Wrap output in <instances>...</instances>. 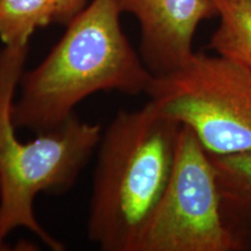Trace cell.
Returning <instances> with one entry per match:
<instances>
[{
  "label": "cell",
  "mask_w": 251,
  "mask_h": 251,
  "mask_svg": "<svg viewBox=\"0 0 251 251\" xmlns=\"http://www.w3.org/2000/svg\"><path fill=\"white\" fill-rule=\"evenodd\" d=\"M147 94L209 155L251 152V70L244 65L194 52L183 67L153 77Z\"/></svg>",
  "instance_id": "277c9868"
},
{
  "label": "cell",
  "mask_w": 251,
  "mask_h": 251,
  "mask_svg": "<svg viewBox=\"0 0 251 251\" xmlns=\"http://www.w3.org/2000/svg\"><path fill=\"white\" fill-rule=\"evenodd\" d=\"M141 29L140 56L155 77L183 67L194 55L193 39L203 20L216 17L211 0H118Z\"/></svg>",
  "instance_id": "8992f818"
},
{
  "label": "cell",
  "mask_w": 251,
  "mask_h": 251,
  "mask_svg": "<svg viewBox=\"0 0 251 251\" xmlns=\"http://www.w3.org/2000/svg\"><path fill=\"white\" fill-rule=\"evenodd\" d=\"M28 47L0 50V241L25 228L54 251L64 250L37 221L34 202L40 193L68 190L101 140V127L69 119L55 129L21 142L15 135V90Z\"/></svg>",
  "instance_id": "3957f363"
},
{
  "label": "cell",
  "mask_w": 251,
  "mask_h": 251,
  "mask_svg": "<svg viewBox=\"0 0 251 251\" xmlns=\"http://www.w3.org/2000/svg\"><path fill=\"white\" fill-rule=\"evenodd\" d=\"M2 249H5V244H2L1 241H0V250H2Z\"/></svg>",
  "instance_id": "8fae6325"
},
{
  "label": "cell",
  "mask_w": 251,
  "mask_h": 251,
  "mask_svg": "<svg viewBox=\"0 0 251 251\" xmlns=\"http://www.w3.org/2000/svg\"><path fill=\"white\" fill-rule=\"evenodd\" d=\"M209 157L215 170L220 212L226 228L238 251L251 250V152Z\"/></svg>",
  "instance_id": "52a82bcc"
},
{
  "label": "cell",
  "mask_w": 251,
  "mask_h": 251,
  "mask_svg": "<svg viewBox=\"0 0 251 251\" xmlns=\"http://www.w3.org/2000/svg\"><path fill=\"white\" fill-rule=\"evenodd\" d=\"M133 251H238L220 212L211 157L186 126L170 179Z\"/></svg>",
  "instance_id": "5b68a950"
},
{
  "label": "cell",
  "mask_w": 251,
  "mask_h": 251,
  "mask_svg": "<svg viewBox=\"0 0 251 251\" xmlns=\"http://www.w3.org/2000/svg\"><path fill=\"white\" fill-rule=\"evenodd\" d=\"M121 14L118 0H92L69 21L46 58L21 75L12 108L15 127L55 129L99 91L147 94L155 76L125 35Z\"/></svg>",
  "instance_id": "6da1fadb"
},
{
  "label": "cell",
  "mask_w": 251,
  "mask_h": 251,
  "mask_svg": "<svg viewBox=\"0 0 251 251\" xmlns=\"http://www.w3.org/2000/svg\"><path fill=\"white\" fill-rule=\"evenodd\" d=\"M58 0H0V40L5 47L25 48L39 29L55 23Z\"/></svg>",
  "instance_id": "9c48e42d"
},
{
  "label": "cell",
  "mask_w": 251,
  "mask_h": 251,
  "mask_svg": "<svg viewBox=\"0 0 251 251\" xmlns=\"http://www.w3.org/2000/svg\"><path fill=\"white\" fill-rule=\"evenodd\" d=\"M219 27L209 47L216 55L224 56L251 70V0H211Z\"/></svg>",
  "instance_id": "ba28073f"
},
{
  "label": "cell",
  "mask_w": 251,
  "mask_h": 251,
  "mask_svg": "<svg viewBox=\"0 0 251 251\" xmlns=\"http://www.w3.org/2000/svg\"><path fill=\"white\" fill-rule=\"evenodd\" d=\"M89 0H58L55 23L67 25L75 15L87 5Z\"/></svg>",
  "instance_id": "30bf717a"
},
{
  "label": "cell",
  "mask_w": 251,
  "mask_h": 251,
  "mask_svg": "<svg viewBox=\"0 0 251 251\" xmlns=\"http://www.w3.org/2000/svg\"><path fill=\"white\" fill-rule=\"evenodd\" d=\"M181 125L150 101L121 111L99 143L87 234L105 251H133L174 168Z\"/></svg>",
  "instance_id": "7a4b0ae2"
}]
</instances>
